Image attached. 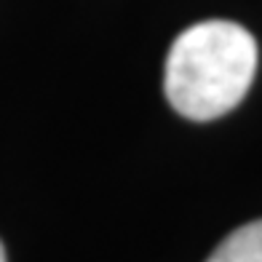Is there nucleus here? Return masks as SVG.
Wrapping results in <instances>:
<instances>
[{
  "mask_svg": "<svg viewBox=\"0 0 262 262\" xmlns=\"http://www.w3.org/2000/svg\"><path fill=\"white\" fill-rule=\"evenodd\" d=\"M0 262H6V249H3V244H0Z\"/></svg>",
  "mask_w": 262,
  "mask_h": 262,
  "instance_id": "nucleus-3",
  "label": "nucleus"
},
{
  "mask_svg": "<svg viewBox=\"0 0 262 262\" xmlns=\"http://www.w3.org/2000/svg\"><path fill=\"white\" fill-rule=\"evenodd\" d=\"M206 262H262V220L233 230L209 254Z\"/></svg>",
  "mask_w": 262,
  "mask_h": 262,
  "instance_id": "nucleus-2",
  "label": "nucleus"
},
{
  "mask_svg": "<svg viewBox=\"0 0 262 262\" xmlns=\"http://www.w3.org/2000/svg\"><path fill=\"white\" fill-rule=\"evenodd\" d=\"M257 73V43L235 21H198L166 56V99L190 121H214L246 97Z\"/></svg>",
  "mask_w": 262,
  "mask_h": 262,
  "instance_id": "nucleus-1",
  "label": "nucleus"
}]
</instances>
